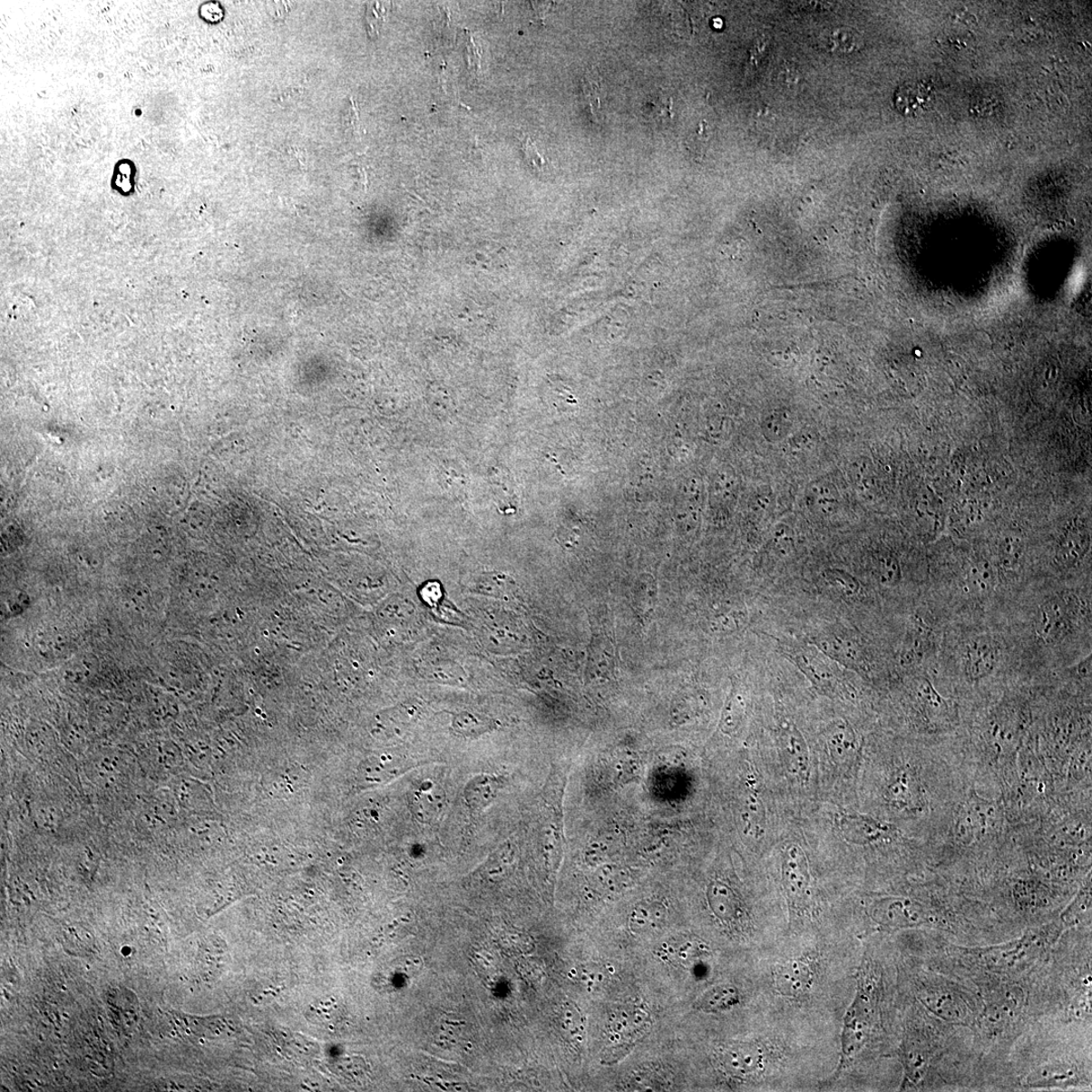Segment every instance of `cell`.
Instances as JSON below:
<instances>
[{
	"label": "cell",
	"mask_w": 1092,
	"mask_h": 1092,
	"mask_svg": "<svg viewBox=\"0 0 1092 1092\" xmlns=\"http://www.w3.org/2000/svg\"><path fill=\"white\" fill-rule=\"evenodd\" d=\"M781 654L803 672L818 693L832 699L851 698L850 686L838 663L813 644L779 641Z\"/></svg>",
	"instance_id": "1"
},
{
	"label": "cell",
	"mask_w": 1092,
	"mask_h": 1092,
	"mask_svg": "<svg viewBox=\"0 0 1092 1092\" xmlns=\"http://www.w3.org/2000/svg\"><path fill=\"white\" fill-rule=\"evenodd\" d=\"M1081 607L1079 599L1072 593L1062 592L1045 599L1035 618L1038 639L1046 645L1059 644L1072 632Z\"/></svg>",
	"instance_id": "2"
},
{
	"label": "cell",
	"mask_w": 1092,
	"mask_h": 1092,
	"mask_svg": "<svg viewBox=\"0 0 1092 1092\" xmlns=\"http://www.w3.org/2000/svg\"><path fill=\"white\" fill-rule=\"evenodd\" d=\"M872 1019V997L868 984L862 982L843 1019L842 1058L839 1072L852 1063L867 1041Z\"/></svg>",
	"instance_id": "3"
},
{
	"label": "cell",
	"mask_w": 1092,
	"mask_h": 1092,
	"mask_svg": "<svg viewBox=\"0 0 1092 1092\" xmlns=\"http://www.w3.org/2000/svg\"><path fill=\"white\" fill-rule=\"evenodd\" d=\"M810 644L814 645L834 662L861 674L869 673L867 653L861 641L850 631L833 628L818 633Z\"/></svg>",
	"instance_id": "4"
},
{
	"label": "cell",
	"mask_w": 1092,
	"mask_h": 1092,
	"mask_svg": "<svg viewBox=\"0 0 1092 1092\" xmlns=\"http://www.w3.org/2000/svg\"><path fill=\"white\" fill-rule=\"evenodd\" d=\"M782 882L790 909L803 912L809 902L812 876L805 853L796 843L789 844L784 852Z\"/></svg>",
	"instance_id": "5"
},
{
	"label": "cell",
	"mask_w": 1092,
	"mask_h": 1092,
	"mask_svg": "<svg viewBox=\"0 0 1092 1092\" xmlns=\"http://www.w3.org/2000/svg\"><path fill=\"white\" fill-rule=\"evenodd\" d=\"M1000 646L991 636L975 637L968 641L963 656V668L968 680L979 682L990 677L998 668Z\"/></svg>",
	"instance_id": "6"
},
{
	"label": "cell",
	"mask_w": 1092,
	"mask_h": 1092,
	"mask_svg": "<svg viewBox=\"0 0 1092 1092\" xmlns=\"http://www.w3.org/2000/svg\"><path fill=\"white\" fill-rule=\"evenodd\" d=\"M778 742L788 772L798 781L806 782L810 774L808 747L805 738L794 722H781Z\"/></svg>",
	"instance_id": "7"
},
{
	"label": "cell",
	"mask_w": 1092,
	"mask_h": 1092,
	"mask_svg": "<svg viewBox=\"0 0 1092 1092\" xmlns=\"http://www.w3.org/2000/svg\"><path fill=\"white\" fill-rule=\"evenodd\" d=\"M722 1068L736 1078H747L765 1070L767 1051L756 1043L736 1044L726 1048L720 1056Z\"/></svg>",
	"instance_id": "8"
},
{
	"label": "cell",
	"mask_w": 1092,
	"mask_h": 1092,
	"mask_svg": "<svg viewBox=\"0 0 1092 1092\" xmlns=\"http://www.w3.org/2000/svg\"><path fill=\"white\" fill-rule=\"evenodd\" d=\"M446 807L445 789L435 780H422L412 792V813L422 824L435 825L443 818Z\"/></svg>",
	"instance_id": "9"
},
{
	"label": "cell",
	"mask_w": 1092,
	"mask_h": 1092,
	"mask_svg": "<svg viewBox=\"0 0 1092 1092\" xmlns=\"http://www.w3.org/2000/svg\"><path fill=\"white\" fill-rule=\"evenodd\" d=\"M775 988L790 999L804 997L813 988L814 970L812 963L804 958L788 960L780 964L774 973Z\"/></svg>",
	"instance_id": "10"
},
{
	"label": "cell",
	"mask_w": 1092,
	"mask_h": 1092,
	"mask_svg": "<svg viewBox=\"0 0 1092 1092\" xmlns=\"http://www.w3.org/2000/svg\"><path fill=\"white\" fill-rule=\"evenodd\" d=\"M506 778L498 774L482 773L466 782L463 796L465 806L473 816H479L495 803Z\"/></svg>",
	"instance_id": "11"
},
{
	"label": "cell",
	"mask_w": 1092,
	"mask_h": 1092,
	"mask_svg": "<svg viewBox=\"0 0 1092 1092\" xmlns=\"http://www.w3.org/2000/svg\"><path fill=\"white\" fill-rule=\"evenodd\" d=\"M839 826L844 841L855 844L873 843L884 840L893 832L892 825L861 814H843Z\"/></svg>",
	"instance_id": "12"
},
{
	"label": "cell",
	"mask_w": 1092,
	"mask_h": 1092,
	"mask_svg": "<svg viewBox=\"0 0 1092 1092\" xmlns=\"http://www.w3.org/2000/svg\"><path fill=\"white\" fill-rule=\"evenodd\" d=\"M824 736L834 762L840 765H850L855 760L859 748L858 739L847 721H834L826 727Z\"/></svg>",
	"instance_id": "13"
},
{
	"label": "cell",
	"mask_w": 1092,
	"mask_h": 1092,
	"mask_svg": "<svg viewBox=\"0 0 1092 1092\" xmlns=\"http://www.w3.org/2000/svg\"><path fill=\"white\" fill-rule=\"evenodd\" d=\"M1090 545V531L1086 525L1068 528L1057 548L1056 559L1062 567L1072 568L1086 556Z\"/></svg>",
	"instance_id": "14"
},
{
	"label": "cell",
	"mask_w": 1092,
	"mask_h": 1092,
	"mask_svg": "<svg viewBox=\"0 0 1092 1092\" xmlns=\"http://www.w3.org/2000/svg\"><path fill=\"white\" fill-rule=\"evenodd\" d=\"M707 898L712 912L722 922L732 924L742 919L741 902L733 889L726 883L711 882L708 886Z\"/></svg>",
	"instance_id": "15"
},
{
	"label": "cell",
	"mask_w": 1092,
	"mask_h": 1092,
	"mask_svg": "<svg viewBox=\"0 0 1092 1092\" xmlns=\"http://www.w3.org/2000/svg\"><path fill=\"white\" fill-rule=\"evenodd\" d=\"M805 498L809 510L821 518L834 516L838 512L841 504L838 489L826 480L810 483L806 488Z\"/></svg>",
	"instance_id": "16"
},
{
	"label": "cell",
	"mask_w": 1092,
	"mask_h": 1092,
	"mask_svg": "<svg viewBox=\"0 0 1092 1092\" xmlns=\"http://www.w3.org/2000/svg\"><path fill=\"white\" fill-rule=\"evenodd\" d=\"M962 592L969 598L989 596L997 583V576L989 561H977L968 567L962 582Z\"/></svg>",
	"instance_id": "17"
},
{
	"label": "cell",
	"mask_w": 1092,
	"mask_h": 1092,
	"mask_svg": "<svg viewBox=\"0 0 1092 1092\" xmlns=\"http://www.w3.org/2000/svg\"><path fill=\"white\" fill-rule=\"evenodd\" d=\"M931 87L926 83L912 82L898 88L895 105L903 114H918L926 111L932 102Z\"/></svg>",
	"instance_id": "18"
},
{
	"label": "cell",
	"mask_w": 1092,
	"mask_h": 1092,
	"mask_svg": "<svg viewBox=\"0 0 1092 1092\" xmlns=\"http://www.w3.org/2000/svg\"><path fill=\"white\" fill-rule=\"evenodd\" d=\"M739 1002H741V993L736 986L722 984L704 992L695 1001L694 1009L706 1012V1014H720V1012L735 1009Z\"/></svg>",
	"instance_id": "19"
},
{
	"label": "cell",
	"mask_w": 1092,
	"mask_h": 1092,
	"mask_svg": "<svg viewBox=\"0 0 1092 1092\" xmlns=\"http://www.w3.org/2000/svg\"><path fill=\"white\" fill-rule=\"evenodd\" d=\"M886 798L893 807L912 810L921 804V785L909 773L897 775L895 780L888 786Z\"/></svg>",
	"instance_id": "20"
},
{
	"label": "cell",
	"mask_w": 1092,
	"mask_h": 1092,
	"mask_svg": "<svg viewBox=\"0 0 1092 1092\" xmlns=\"http://www.w3.org/2000/svg\"><path fill=\"white\" fill-rule=\"evenodd\" d=\"M667 917L662 903L641 902L634 907L629 917V930L634 935H644L662 928Z\"/></svg>",
	"instance_id": "21"
},
{
	"label": "cell",
	"mask_w": 1092,
	"mask_h": 1092,
	"mask_svg": "<svg viewBox=\"0 0 1092 1092\" xmlns=\"http://www.w3.org/2000/svg\"><path fill=\"white\" fill-rule=\"evenodd\" d=\"M822 47L834 54L845 55L857 52L863 45L860 34L848 26H836L824 31L819 38Z\"/></svg>",
	"instance_id": "22"
},
{
	"label": "cell",
	"mask_w": 1092,
	"mask_h": 1092,
	"mask_svg": "<svg viewBox=\"0 0 1092 1092\" xmlns=\"http://www.w3.org/2000/svg\"><path fill=\"white\" fill-rule=\"evenodd\" d=\"M915 695L924 717L931 721H941L949 717L950 707L947 701L927 679L920 681L915 687Z\"/></svg>",
	"instance_id": "23"
},
{
	"label": "cell",
	"mask_w": 1092,
	"mask_h": 1092,
	"mask_svg": "<svg viewBox=\"0 0 1092 1092\" xmlns=\"http://www.w3.org/2000/svg\"><path fill=\"white\" fill-rule=\"evenodd\" d=\"M495 722L487 717L469 711L456 715L453 720V732L463 737L475 738L492 732Z\"/></svg>",
	"instance_id": "24"
},
{
	"label": "cell",
	"mask_w": 1092,
	"mask_h": 1092,
	"mask_svg": "<svg viewBox=\"0 0 1092 1092\" xmlns=\"http://www.w3.org/2000/svg\"><path fill=\"white\" fill-rule=\"evenodd\" d=\"M746 712V697L742 687L738 684L734 686L730 692L726 702L724 713L721 718V729L726 734L736 732L737 727L741 726Z\"/></svg>",
	"instance_id": "25"
},
{
	"label": "cell",
	"mask_w": 1092,
	"mask_h": 1092,
	"mask_svg": "<svg viewBox=\"0 0 1092 1092\" xmlns=\"http://www.w3.org/2000/svg\"><path fill=\"white\" fill-rule=\"evenodd\" d=\"M795 418L789 411H774L762 421V434L769 443L776 444L785 439L794 427Z\"/></svg>",
	"instance_id": "26"
},
{
	"label": "cell",
	"mask_w": 1092,
	"mask_h": 1092,
	"mask_svg": "<svg viewBox=\"0 0 1092 1092\" xmlns=\"http://www.w3.org/2000/svg\"><path fill=\"white\" fill-rule=\"evenodd\" d=\"M873 567L875 575L882 585L893 587L901 582V563L891 551L877 552L873 558Z\"/></svg>",
	"instance_id": "27"
},
{
	"label": "cell",
	"mask_w": 1092,
	"mask_h": 1092,
	"mask_svg": "<svg viewBox=\"0 0 1092 1092\" xmlns=\"http://www.w3.org/2000/svg\"><path fill=\"white\" fill-rule=\"evenodd\" d=\"M516 855L514 844L511 842L501 843L499 847L492 851L483 868L488 872L490 876H501L505 870L513 864Z\"/></svg>",
	"instance_id": "28"
},
{
	"label": "cell",
	"mask_w": 1092,
	"mask_h": 1092,
	"mask_svg": "<svg viewBox=\"0 0 1092 1092\" xmlns=\"http://www.w3.org/2000/svg\"><path fill=\"white\" fill-rule=\"evenodd\" d=\"M826 582L831 584L835 591L845 597H853L859 593L860 584L858 580L848 572L840 570H826L824 571Z\"/></svg>",
	"instance_id": "29"
},
{
	"label": "cell",
	"mask_w": 1092,
	"mask_h": 1092,
	"mask_svg": "<svg viewBox=\"0 0 1092 1092\" xmlns=\"http://www.w3.org/2000/svg\"><path fill=\"white\" fill-rule=\"evenodd\" d=\"M601 78L597 73L588 72L582 81V88L585 95V100L589 104L593 116L597 117V113L601 109Z\"/></svg>",
	"instance_id": "30"
},
{
	"label": "cell",
	"mask_w": 1092,
	"mask_h": 1092,
	"mask_svg": "<svg viewBox=\"0 0 1092 1092\" xmlns=\"http://www.w3.org/2000/svg\"><path fill=\"white\" fill-rule=\"evenodd\" d=\"M1023 556V544L1017 537H1006L999 545L1000 563L1006 570H1014Z\"/></svg>",
	"instance_id": "31"
},
{
	"label": "cell",
	"mask_w": 1092,
	"mask_h": 1092,
	"mask_svg": "<svg viewBox=\"0 0 1092 1092\" xmlns=\"http://www.w3.org/2000/svg\"><path fill=\"white\" fill-rule=\"evenodd\" d=\"M562 1026L572 1037L583 1038L585 1032L583 1016L574 1006H567L561 1012Z\"/></svg>",
	"instance_id": "32"
},
{
	"label": "cell",
	"mask_w": 1092,
	"mask_h": 1092,
	"mask_svg": "<svg viewBox=\"0 0 1092 1092\" xmlns=\"http://www.w3.org/2000/svg\"><path fill=\"white\" fill-rule=\"evenodd\" d=\"M380 7L381 5H378V4L377 5L372 4L367 5L366 26L368 34L371 37L378 36V30H380L378 28H380V24L385 19V10L378 12Z\"/></svg>",
	"instance_id": "33"
},
{
	"label": "cell",
	"mask_w": 1092,
	"mask_h": 1092,
	"mask_svg": "<svg viewBox=\"0 0 1092 1092\" xmlns=\"http://www.w3.org/2000/svg\"><path fill=\"white\" fill-rule=\"evenodd\" d=\"M342 125L346 131L354 132V133L360 132L358 110L356 102L352 100H350V107L342 114Z\"/></svg>",
	"instance_id": "34"
},
{
	"label": "cell",
	"mask_w": 1092,
	"mask_h": 1092,
	"mask_svg": "<svg viewBox=\"0 0 1092 1092\" xmlns=\"http://www.w3.org/2000/svg\"><path fill=\"white\" fill-rule=\"evenodd\" d=\"M522 146H523L524 153L526 156V160L528 161H530L534 167H536V169H541V167L544 163L543 157L539 153V151H537V149H536L535 145L532 143V141L531 140V138L527 137L526 139H524L523 142H522Z\"/></svg>",
	"instance_id": "35"
}]
</instances>
